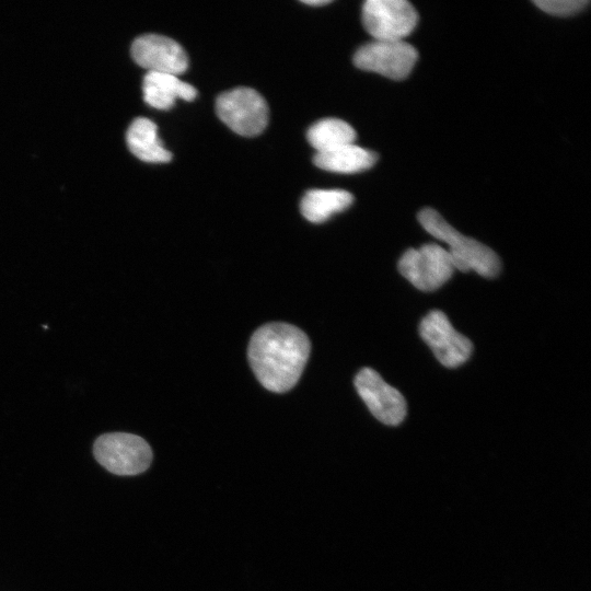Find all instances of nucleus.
<instances>
[{
	"label": "nucleus",
	"mask_w": 591,
	"mask_h": 591,
	"mask_svg": "<svg viewBox=\"0 0 591 591\" xmlns=\"http://www.w3.org/2000/svg\"><path fill=\"white\" fill-rule=\"evenodd\" d=\"M311 344L297 326L275 322L254 332L248 344V362L259 383L276 393L287 392L300 379Z\"/></svg>",
	"instance_id": "f257e3e1"
},
{
	"label": "nucleus",
	"mask_w": 591,
	"mask_h": 591,
	"mask_svg": "<svg viewBox=\"0 0 591 591\" xmlns=\"http://www.w3.org/2000/svg\"><path fill=\"white\" fill-rule=\"evenodd\" d=\"M421 227L436 239L448 245L453 266L461 271L473 270L487 278L496 277L501 264L498 255L485 244L460 233L432 208L418 213Z\"/></svg>",
	"instance_id": "f03ea898"
},
{
	"label": "nucleus",
	"mask_w": 591,
	"mask_h": 591,
	"mask_svg": "<svg viewBox=\"0 0 591 591\" xmlns=\"http://www.w3.org/2000/svg\"><path fill=\"white\" fill-rule=\"evenodd\" d=\"M216 113L232 131L254 137L268 124V105L254 89L239 86L218 95Z\"/></svg>",
	"instance_id": "7ed1b4c3"
},
{
	"label": "nucleus",
	"mask_w": 591,
	"mask_h": 591,
	"mask_svg": "<svg viewBox=\"0 0 591 591\" xmlns=\"http://www.w3.org/2000/svg\"><path fill=\"white\" fill-rule=\"evenodd\" d=\"M96 461L116 475H137L151 464L152 451L139 436L112 432L99 437L93 447Z\"/></svg>",
	"instance_id": "20e7f679"
},
{
	"label": "nucleus",
	"mask_w": 591,
	"mask_h": 591,
	"mask_svg": "<svg viewBox=\"0 0 591 591\" xmlns=\"http://www.w3.org/2000/svg\"><path fill=\"white\" fill-rule=\"evenodd\" d=\"M398 270L417 289L433 291L452 277L455 268L447 248L428 243L407 250L398 260Z\"/></svg>",
	"instance_id": "39448f33"
},
{
	"label": "nucleus",
	"mask_w": 591,
	"mask_h": 591,
	"mask_svg": "<svg viewBox=\"0 0 591 591\" xmlns=\"http://www.w3.org/2000/svg\"><path fill=\"white\" fill-rule=\"evenodd\" d=\"M418 23V13L406 0H368L362 24L374 40H403Z\"/></svg>",
	"instance_id": "423d86ee"
},
{
	"label": "nucleus",
	"mask_w": 591,
	"mask_h": 591,
	"mask_svg": "<svg viewBox=\"0 0 591 591\" xmlns=\"http://www.w3.org/2000/svg\"><path fill=\"white\" fill-rule=\"evenodd\" d=\"M418 59L417 49L404 40H373L354 55V65L392 80H403Z\"/></svg>",
	"instance_id": "0eeeda50"
},
{
	"label": "nucleus",
	"mask_w": 591,
	"mask_h": 591,
	"mask_svg": "<svg viewBox=\"0 0 591 591\" xmlns=\"http://www.w3.org/2000/svg\"><path fill=\"white\" fill-rule=\"evenodd\" d=\"M419 334L447 368L463 364L472 354V341L453 327L442 311L429 312L419 324Z\"/></svg>",
	"instance_id": "6e6552de"
},
{
	"label": "nucleus",
	"mask_w": 591,
	"mask_h": 591,
	"mask_svg": "<svg viewBox=\"0 0 591 591\" xmlns=\"http://www.w3.org/2000/svg\"><path fill=\"white\" fill-rule=\"evenodd\" d=\"M355 386L371 414L387 426L399 425L407 413L406 401L395 387L370 368L361 369L355 378Z\"/></svg>",
	"instance_id": "1a4fd4ad"
},
{
	"label": "nucleus",
	"mask_w": 591,
	"mask_h": 591,
	"mask_svg": "<svg viewBox=\"0 0 591 591\" xmlns=\"http://www.w3.org/2000/svg\"><path fill=\"white\" fill-rule=\"evenodd\" d=\"M134 61L148 72L179 76L188 67V57L174 39L159 35L144 34L137 37L130 48Z\"/></svg>",
	"instance_id": "9d476101"
},
{
	"label": "nucleus",
	"mask_w": 591,
	"mask_h": 591,
	"mask_svg": "<svg viewBox=\"0 0 591 591\" xmlns=\"http://www.w3.org/2000/svg\"><path fill=\"white\" fill-rule=\"evenodd\" d=\"M143 100L158 109L171 108L177 99L190 102L197 96L196 89L177 76L147 72L142 82Z\"/></svg>",
	"instance_id": "9b49d317"
},
{
	"label": "nucleus",
	"mask_w": 591,
	"mask_h": 591,
	"mask_svg": "<svg viewBox=\"0 0 591 591\" xmlns=\"http://www.w3.org/2000/svg\"><path fill=\"white\" fill-rule=\"evenodd\" d=\"M126 141L130 152L143 162L165 163L172 160V153L158 136L157 125L146 117H138L130 124Z\"/></svg>",
	"instance_id": "f8f14e48"
},
{
	"label": "nucleus",
	"mask_w": 591,
	"mask_h": 591,
	"mask_svg": "<svg viewBox=\"0 0 591 591\" xmlns=\"http://www.w3.org/2000/svg\"><path fill=\"white\" fill-rule=\"evenodd\" d=\"M378 155L355 142L327 151L316 152L314 164L325 171L351 174L366 171L374 165Z\"/></svg>",
	"instance_id": "ddd939ff"
},
{
	"label": "nucleus",
	"mask_w": 591,
	"mask_h": 591,
	"mask_svg": "<svg viewBox=\"0 0 591 591\" xmlns=\"http://www.w3.org/2000/svg\"><path fill=\"white\" fill-rule=\"evenodd\" d=\"M352 202L354 196L344 189H311L302 197L300 210L310 222L322 223Z\"/></svg>",
	"instance_id": "4468645a"
},
{
	"label": "nucleus",
	"mask_w": 591,
	"mask_h": 591,
	"mask_svg": "<svg viewBox=\"0 0 591 591\" xmlns=\"http://www.w3.org/2000/svg\"><path fill=\"white\" fill-rule=\"evenodd\" d=\"M306 138L316 152H323L355 142L356 131L345 120L324 118L309 128Z\"/></svg>",
	"instance_id": "2eb2a0df"
},
{
	"label": "nucleus",
	"mask_w": 591,
	"mask_h": 591,
	"mask_svg": "<svg viewBox=\"0 0 591 591\" xmlns=\"http://www.w3.org/2000/svg\"><path fill=\"white\" fill-rule=\"evenodd\" d=\"M533 3L545 13L556 16H569L582 11L588 0H535Z\"/></svg>",
	"instance_id": "dca6fc26"
},
{
	"label": "nucleus",
	"mask_w": 591,
	"mask_h": 591,
	"mask_svg": "<svg viewBox=\"0 0 591 591\" xmlns=\"http://www.w3.org/2000/svg\"><path fill=\"white\" fill-rule=\"evenodd\" d=\"M331 1L329 0H304L303 3L308 4V5H313V7H321V5H326L328 4Z\"/></svg>",
	"instance_id": "f3484780"
}]
</instances>
